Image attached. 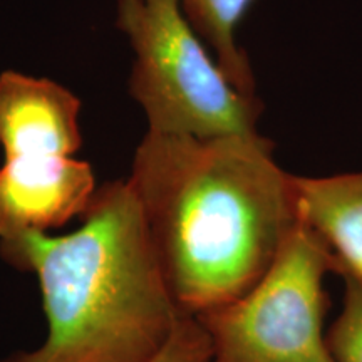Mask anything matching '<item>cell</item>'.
Returning <instances> with one entry per match:
<instances>
[{
	"label": "cell",
	"mask_w": 362,
	"mask_h": 362,
	"mask_svg": "<svg viewBox=\"0 0 362 362\" xmlns=\"http://www.w3.org/2000/svg\"><path fill=\"white\" fill-rule=\"evenodd\" d=\"M83 101L57 81L0 72V146L6 158L74 156L83 148Z\"/></svg>",
	"instance_id": "8992f818"
},
{
	"label": "cell",
	"mask_w": 362,
	"mask_h": 362,
	"mask_svg": "<svg viewBox=\"0 0 362 362\" xmlns=\"http://www.w3.org/2000/svg\"><path fill=\"white\" fill-rule=\"evenodd\" d=\"M98 183L76 156L6 158L0 166V242L49 233L88 210Z\"/></svg>",
	"instance_id": "5b68a950"
},
{
	"label": "cell",
	"mask_w": 362,
	"mask_h": 362,
	"mask_svg": "<svg viewBox=\"0 0 362 362\" xmlns=\"http://www.w3.org/2000/svg\"><path fill=\"white\" fill-rule=\"evenodd\" d=\"M341 277L342 310L329 330L327 342L337 362H362V284L349 275Z\"/></svg>",
	"instance_id": "9c48e42d"
},
{
	"label": "cell",
	"mask_w": 362,
	"mask_h": 362,
	"mask_svg": "<svg viewBox=\"0 0 362 362\" xmlns=\"http://www.w3.org/2000/svg\"><path fill=\"white\" fill-rule=\"evenodd\" d=\"M302 220L327 243L336 274L362 284V171L297 176Z\"/></svg>",
	"instance_id": "52a82bcc"
},
{
	"label": "cell",
	"mask_w": 362,
	"mask_h": 362,
	"mask_svg": "<svg viewBox=\"0 0 362 362\" xmlns=\"http://www.w3.org/2000/svg\"><path fill=\"white\" fill-rule=\"evenodd\" d=\"M181 312L242 297L300 221L296 175L253 136L198 139L149 133L126 180Z\"/></svg>",
	"instance_id": "6da1fadb"
},
{
	"label": "cell",
	"mask_w": 362,
	"mask_h": 362,
	"mask_svg": "<svg viewBox=\"0 0 362 362\" xmlns=\"http://www.w3.org/2000/svg\"><path fill=\"white\" fill-rule=\"evenodd\" d=\"M329 272L332 252L300 216L250 291L194 315L210 339V362H337L324 336Z\"/></svg>",
	"instance_id": "277c9868"
},
{
	"label": "cell",
	"mask_w": 362,
	"mask_h": 362,
	"mask_svg": "<svg viewBox=\"0 0 362 362\" xmlns=\"http://www.w3.org/2000/svg\"><path fill=\"white\" fill-rule=\"evenodd\" d=\"M83 223L66 235L0 242V255L34 274L47 337L2 362H151L181 310L171 296L126 180L99 185Z\"/></svg>",
	"instance_id": "7a4b0ae2"
},
{
	"label": "cell",
	"mask_w": 362,
	"mask_h": 362,
	"mask_svg": "<svg viewBox=\"0 0 362 362\" xmlns=\"http://www.w3.org/2000/svg\"><path fill=\"white\" fill-rule=\"evenodd\" d=\"M211 347L206 330L194 315L181 312L168 342L151 362H210Z\"/></svg>",
	"instance_id": "30bf717a"
},
{
	"label": "cell",
	"mask_w": 362,
	"mask_h": 362,
	"mask_svg": "<svg viewBox=\"0 0 362 362\" xmlns=\"http://www.w3.org/2000/svg\"><path fill=\"white\" fill-rule=\"evenodd\" d=\"M185 16L240 93L257 98L250 59L237 30L255 0H180Z\"/></svg>",
	"instance_id": "ba28073f"
},
{
	"label": "cell",
	"mask_w": 362,
	"mask_h": 362,
	"mask_svg": "<svg viewBox=\"0 0 362 362\" xmlns=\"http://www.w3.org/2000/svg\"><path fill=\"white\" fill-rule=\"evenodd\" d=\"M133 51L129 94L149 133L198 139L259 134V98L235 88L180 0H115Z\"/></svg>",
	"instance_id": "3957f363"
}]
</instances>
